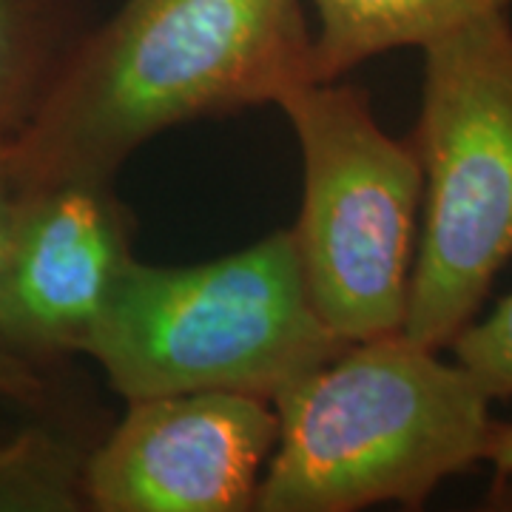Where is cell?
I'll use <instances>...</instances> for the list:
<instances>
[{
    "label": "cell",
    "instance_id": "cell-1",
    "mask_svg": "<svg viewBox=\"0 0 512 512\" xmlns=\"http://www.w3.org/2000/svg\"><path fill=\"white\" fill-rule=\"evenodd\" d=\"M305 80L302 0H126L77 43L12 154L29 185L114 183L163 131L276 106Z\"/></svg>",
    "mask_w": 512,
    "mask_h": 512
},
{
    "label": "cell",
    "instance_id": "cell-2",
    "mask_svg": "<svg viewBox=\"0 0 512 512\" xmlns=\"http://www.w3.org/2000/svg\"><path fill=\"white\" fill-rule=\"evenodd\" d=\"M493 396L404 333L353 342L274 396L276 444L256 512L421 510L487 461Z\"/></svg>",
    "mask_w": 512,
    "mask_h": 512
},
{
    "label": "cell",
    "instance_id": "cell-3",
    "mask_svg": "<svg viewBox=\"0 0 512 512\" xmlns=\"http://www.w3.org/2000/svg\"><path fill=\"white\" fill-rule=\"evenodd\" d=\"M339 342L313 305L291 228L197 265L128 262L86 356L123 399L248 393L274 402Z\"/></svg>",
    "mask_w": 512,
    "mask_h": 512
},
{
    "label": "cell",
    "instance_id": "cell-4",
    "mask_svg": "<svg viewBox=\"0 0 512 512\" xmlns=\"http://www.w3.org/2000/svg\"><path fill=\"white\" fill-rule=\"evenodd\" d=\"M410 143L421 222L404 336L444 350L476 319L512 259V23L470 20L421 49Z\"/></svg>",
    "mask_w": 512,
    "mask_h": 512
},
{
    "label": "cell",
    "instance_id": "cell-5",
    "mask_svg": "<svg viewBox=\"0 0 512 512\" xmlns=\"http://www.w3.org/2000/svg\"><path fill=\"white\" fill-rule=\"evenodd\" d=\"M276 106L302 157L291 231L322 322L345 345L402 333L424 194L410 137L387 134L345 77L296 83Z\"/></svg>",
    "mask_w": 512,
    "mask_h": 512
},
{
    "label": "cell",
    "instance_id": "cell-6",
    "mask_svg": "<svg viewBox=\"0 0 512 512\" xmlns=\"http://www.w3.org/2000/svg\"><path fill=\"white\" fill-rule=\"evenodd\" d=\"M274 402L248 393L128 399L92 444L89 512H251L276 444Z\"/></svg>",
    "mask_w": 512,
    "mask_h": 512
},
{
    "label": "cell",
    "instance_id": "cell-7",
    "mask_svg": "<svg viewBox=\"0 0 512 512\" xmlns=\"http://www.w3.org/2000/svg\"><path fill=\"white\" fill-rule=\"evenodd\" d=\"M114 183L29 185L0 276V350L46 367L83 353L134 259Z\"/></svg>",
    "mask_w": 512,
    "mask_h": 512
},
{
    "label": "cell",
    "instance_id": "cell-8",
    "mask_svg": "<svg viewBox=\"0 0 512 512\" xmlns=\"http://www.w3.org/2000/svg\"><path fill=\"white\" fill-rule=\"evenodd\" d=\"M512 0H311L313 80H339L370 57L424 49L470 20L507 12Z\"/></svg>",
    "mask_w": 512,
    "mask_h": 512
},
{
    "label": "cell",
    "instance_id": "cell-9",
    "mask_svg": "<svg viewBox=\"0 0 512 512\" xmlns=\"http://www.w3.org/2000/svg\"><path fill=\"white\" fill-rule=\"evenodd\" d=\"M92 29L83 0H0V148H12Z\"/></svg>",
    "mask_w": 512,
    "mask_h": 512
},
{
    "label": "cell",
    "instance_id": "cell-10",
    "mask_svg": "<svg viewBox=\"0 0 512 512\" xmlns=\"http://www.w3.org/2000/svg\"><path fill=\"white\" fill-rule=\"evenodd\" d=\"M89 450L55 424H29L0 441V512H89Z\"/></svg>",
    "mask_w": 512,
    "mask_h": 512
},
{
    "label": "cell",
    "instance_id": "cell-11",
    "mask_svg": "<svg viewBox=\"0 0 512 512\" xmlns=\"http://www.w3.org/2000/svg\"><path fill=\"white\" fill-rule=\"evenodd\" d=\"M453 359L493 399H512V293L453 339Z\"/></svg>",
    "mask_w": 512,
    "mask_h": 512
},
{
    "label": "cell",
    "instance_id": "cell-12",
    "mask_svg": "<svg viewBox=\"0 0 512 512\" xmlns=\"http://www.w3.org/2000/svg\"><path fill=\"white\" fill-rule=\"evenodd\" d=\"M49 399L46 367H37L0 350V404H23L37 407Z\"/></svg>",
    "mask_w": 512,
    "mask_h": 512
},
{
    "label": "cell",
    "instance_id": "cell-13",
    "mask_svg": "<svg viewBox=\"0 0 512 512\" xmlns=\"http://www.w3.org/2000/svg\"><path fill=\"white\" fill-rule=\"evenodd\" d=\"M26 191H29V183L20 174L12 148H0V276H3L9 245L15 237V225H18L20 205L26 200Z\"/></svg>",
    "mask_w": 512,
    "mask_h": 512
},
{
    "label": "cell",
    "instance_id": "cell-14",
    "mask_svg": "<svg viewBox=\"0 0 512 512\" xmlns=\"http://www.w3.org/2000/svg\"><path fill=\"white\" fill-rule=\"evenodd\" d=\"M487 464H493L498 481L512 478V424H501V421L495 424L490 453H487Z\"/></svg>",
    "mask_w": 512,
    "mask_h": 512
}]
</instances>
